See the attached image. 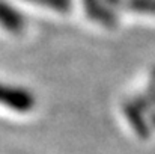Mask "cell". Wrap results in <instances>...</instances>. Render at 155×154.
Segmentation results:
<instances>
[{
    "label": "cell",
    "instance_id": "6da1fadb",
    "mask_svg": "<svg viewBox=\"0 0 155 154\" xmlns=\"http://www.w3.org/2000/svg\"><path fill=\"white\" fill-rule=\"evenodd\" d=\"M0 104H5L18 112H29L35 106V97L21 88L0 85Z\"/></svg>",
    "mask_w": 155,
    "mask_h": 154
},
{
    "label": "cell",
    "instance_id": "7a4b0ae2",
    "mask_svg": "<svg viewBox=\"0 0 155 154\" xmlns=\"http://www.w3.org/2000/svg\"><path fill=\"white\" fill-rule=\"evenodd\" d=\"M0 26L12 33H20V32H23L26 21H24L23 15L15 8H12L6 2L0 0Z\"/></svg>",
    "mask_w": 155,
    "mask_h": 154
},
{
    "label": "cell",
    "instance_id": "3957f363",
    "mask_svg": "<svg viewBox=\"0 0 155 154\" xmlns=\"http://www.w3.org/2000/svg\"><path fill=\"white\" fill-rule=\"evenodd\" d=\"M35 3H39L42 6L51 8L56 11H68L69 9V0H30Z\"/></svg>",
    "mask_w": 155,
    "mask_h": 154
}]
</instances>
